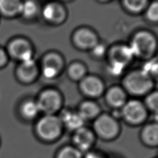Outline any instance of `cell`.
Listing matches in <instances>:
<instances>
[{"mask_svg": "<svg viewBox=\"0 0 158 158\" xmlns=\"http://www.w3.org/2000/svg\"><path fill=\"white\" fill-rule=\"evenodd\" d=\"M64 126L57 115H44L38 118L34 127L36 136L45 142L58 139L64 131Z\"/></svg>", "mask_w": 158, "mask_h": 158, "instance_id": "1", "label": "cell"}, {"mask_svg": "<svg viewBox=\"0 0 158 158\" xmlns=\"http://www.w3.org/2000/svg\"><path fill=\"white\" fill-rule=\"evenodd\" d=\"M92 130L96 138L104 141H112L118 136L121 127L118 120L111 114L101 113L93 120Z\"/></svg>", "mask_w": 158, "mask_h": 158, "instance_id": "2", "label": "cell"}, {"mask_svg": "<svg viewBox=\"0 0 158 158\" xmlns=\"http://www.w3.org/2000/svg\"><path fill=\"white\" fill-rule=\"evenodd\" d=\"M121 119L127 124L138 126L145 122L148 116V110L144 104L138 100H130L120 109Z\"/></svg>", "mask_w": 158, "mask_h": 158, "instance_id": "3", "label": "cell"}, {"mask_svg": "<svg viewBox=\"0 0 158 158\" xmlns=\"http://www.w3.org/2000/svg\"><path fill=\"white\" fill-rule=\"evenodd\" d=\"M127 90L135 95H142L148 93L152 86L151 78L145 71H136L129 74L125 80Z\"/></svg>", "mask_w": 158, "mask_h": 158, "instance_id": "4", "label": "cell"}, {"mask_svg": "<svg viewBox=\"0 0 158 158\" xmlns=\"http://www.w3.org/2000/svg\"><path fill=\"white\" fill-rule=\"evenodd\" d=\"M156 48V41L150 33L141 31L137 33L133 39L130 48L133 54L142 57H150Z\"/></svg>", "mask_w": 158, "mask_h": 158, "instance_id": "5", "label": "cell"}, {"mask_svg": "<svg viewBox=\"0 0 158 158\" xmlns=\"http://www.w3.org/2000/svg\"><path fill=\"white\" fill-rule=\"evenodd\" d=\"M5 48L10 59L17 60L20 62L32 59L31 45L25 38L16 37L10 39Z\"/></svg>", "mask_w": 158, "mask_h": 158, "instance_id": "6", "label": "cell"}, {"mask_svg": "<svg viewBox=\"0 0 158 158\" xmlns=\"http://www.w3.org/2000/svg\"><path fill=\"white\" fill-rule=\"evenodd\" d=\"M40 112L44 115H56L62 106V99L59 93L54 89L43 92L36 101Z\"/></svg>", "mask_w": 158, "mask_h": 158, "instance_id": "7", "label": "cell"}, {"mask_svg": "<svg viewBox=\"0 0 158 158\" xmlns=\"http://www.w3.org/2000/svg\"><path fill=\"white\" fill-rule=\"evenodd\" d=\"M96 139V136L93 130L83 126L73 131L72 145L84 154L93 148Z\"/></svg>", "mask_w": 158, "mask_h": 158, "instance_id": "8", "label": "cell"}, {"mask_svg": "<svg viewBox=\"0 0 158 158\" xmlns=\"http://www.w3.org/2000/svg\"><path fill=\"white\" fill-rule=\"evenodd\" d=\"M142 143L149 148H156L158 145V124L152 121L145 124L142 128L140 135Z\"/></svg>", "mask_w": 158, "mask_h": 158, "instance_id": "9", "label": "cell"}, {"mask_svg": "<svg viewBox=\"0 0 158 158\" xmlns=\"http://www.w3.org/2000/svg\"><path fill=\"white\" fill-rule=\"evenodd\" d=\"M64 128L74 131L76 130L85 126V121L80 116L78 112L69 110L62 111L58 115Z\"/></svg>", "mask_w": 158, "mask_h": 158, "instance_id": "10", "label": "cell"}, {"mask_svg": "<svg viewBox=\"0 0 158 158\" xmlns=\"http://www.w3.org/2000/svg\"><path fill=\"white\" fill-rule=\"evenodd\" d=\"M36 74L37 67L32 59L20 62L15 70L17 78L25 83L32 81L36 77Z\"/></svg>", "mask_w": 158, "mask_h": 158, "instance_id": "11", "label": "cell"}, {"mask_svg": "<svg viewBox=\"0 0 158 158\" xmlns=\"http://www.w3.org/2000/svg\"><path fill=\"white\" fill-rule=\"evenodd\" d=\"M62 66L60 57L57 54H49L43 60V74L47 78H52L60 71Z\"/></svg>", "mask_w": 158, "mask_h": 158, "instance_id": "12", "label": "cell"}, {"mask_svg": "<svg viewBox=\"0 0 158 158\" xmlns=\"http://www.w3.org/2000/svg\"><path fill=\"white\" fill-rule=\"evenodd\" d=\"M40 110L36 101L27 99L19 106L18 114L20 117L25 121H31L38 116Z\"/></svg>", "mask_w": 158, "mask_h": 158, "instance_id": "13", "label": "cell"}, {"mask_svg": "<svg viewBox=\"0 0 158 158\" xmlns=\"http://www.w3.org/2000/svg\"><path fill=\"white\" fill-rule=\"evenodd\" d=\"M22 0H0V17L10 19L20 15Z\"/></svg>", "mask_w": 158, "mask_h": 158, "instance_id": "14", "label": "cell"}, {"mask_svg": "<svg viewBox=\"0 0 158 158\" xmlns=\"http://www.w3.org/2000/svg\"><path fill=\"white\" fill-rule=\"evenodd\" d=\"M81 87L85 94L91 97L99 96L102 93L104 88L102 82L94 77L84 78L81 81Z\"/></svg>", "mask_w": 158, "mask_h": 158, "instance_id": "15", "label": "cell"}, {"mask_svg": "<svg viewBox=\"0 0 158 158\" xmlns=\"http://www.w3.org/2000/svg\"><path fill=\"white\" fill-rule=\"evenodd\" d=\"M133 52L130 48L125 46H117L111 52V59L114 65L123 67L131 60Z\"/></svg>", "mask_w": 158, "mask_h": 158, "instance_id": "16", "label": "cell"}, {"mask_svg": "<svg viewBox=\"0 0 158 158\" xmlns=\"http://www.w3.org/2000/svg\"><path fill=\"white\" fill-rule=\"evenodd\" d=\"M77 112L85 122L94 120L101 114L99 106L96 102L91 101L82 102Z\"/></svg>", "mask_w": 158, "mask_h": 158, "instance_id": "17", "label": "cell"}, {"mask_svg": "<svg viewBox=\"0 0 158 158\" xmlns=\"http://www.w3.org/2000/svg\"><path fill=\"white\" fill-rule=\"evenodd\" d=\"M74 40L79 46L83 48H91L97 45L96 35L88 29L78 30L75 34Z\"/></svg>", "mask_w": 158, "mask_h": 158, "instance_id": "18", "label": "cell"}, {"mask_svg": "<svg viewBox=\"0 0 158 158\" xmlns=\"http://www.w3.org/2000/svg\"><path fill=\"white\" fill-rule=\"evenodd\" d=\"M106 99L109 105L116 109H121L127 102L124 91L118 87L110 88L106 94Z\"/></svg>", "mask_w": 158, "mask_h": 158, "instance_id": "19", "label": "cell"}, {"mask_svg": "<svg viewBox=\"0 0 158 158\" xmlns=\"http://www.w3.org/2000/svg\"><path fill=\"white\" fill-rule=\"evenodd\" d=\"M44 17L49 21L59 22L65 17L64 10L62 7L57 3L47 4L43 11Z\"/></svg>", "mask_w": 158, "mask_h": 158, "instance_id": "20", "label": "cell"}, {"mask_svg": "<svg viewBox=\"0 0 158 158\" xmlns=\"http://www.w3.org/2000/svg\"><path fill=\"white\" fill-rule=\"evenodd\" d=\"M83 155L73 145H65L59 149L56 158H83Z\"/></svg>", "mask_w": 158, "mask_h": 158, "instance_id": "21", "label": "cell"}, {"mask_svg": "<svg viewBox=\"0 0 158 158\" xmlns=\"http://www.w3.org/2000/svg\"><path fill=\"white\" fill-rule=\"evenodd\" d=\"M37 7L34 1L32 0H25L22 1L20 15L25 18L33 17L36 12Z\"/></svg>", "mask_w": 158, "mask_h": 158, "instance_id": "22", "label": "cell"}, {"mask_svg": "<svg viewBox=\"0 0 158 158\" xmlns=\"http://www.w3.org/2000/svg\"><path fill=\"white\" fill-rule=\"evenodd\" d=\"M148 110H150L153 114H157L158 109V94L157 92H154L149 94L145 100L144 104Z\"/></svg>", "mask_w": 158, "mask_h": 158, "instance_id": "23", "label": "cell"}, {"mask_svg": "<svg viewBox=\"0 0 158 158\" xmlns=\"http://www.w3.org/2000/svg\"><path fill=\"white\" fill-rule=\"evenodd\" d=\"M69 73L73 79L78 80L81 78L85 75V69L80 64H73L70 67Z\"/></svg>", "mask_w": 158, "mask_h": 158, "instance_id": "24", "label": "cell"}, {"mask_svg": "<svg viewBox=\"0 0 158 158\" xmlns=\"http://www.w3.org/2000/svg\"><path fill=\"white\" fill-rule=\"evenodd\" d=\"M147 1L148 0H124V3L129 10L138 12L145 7Z\"/></svg>", "mask_w": 158, "mask_h": 158, "instance_id": "25", "label": "cell"}, {"mask_svg": "<svg viewBox=\"0 0 158 158\" xmlns=\"http://www.w3.org/2000/svg\"><path fill=\"white\" fill-rule=\"evenodd\" d=\"M9 60L10 58L5 47L0 46V70L7 66Z\"/></svg>", "mask_w": 158, "mask_h": 158, "instance_id": "26", "label": "cell"}, {"mask_svg": "<svg viewBox=\"0 0 158 158\" xmlns=\"http://www.w3.org/2000/svg\"><path fill=\"white\" fill-rule=\"evenodd\" d=\"M148 17L153 21H157L158 18V4L156 2L152 3L147 11Z\"/></svg>", "mask_w": 158, "mask_h": 158, "instance_id": "27", "label": "cell"}, {"mask_svg": "<svg viewBox=\"0 0 158 158\" xmlns=\"http://www.w3.org/2000/svg\"><path fill=\"white\" fill-rule=\"evenodd\" d=\"M83 158H107L106 157L104 154L101 153L98 151H89L86 152L85 155H83Z\"/></svg>", "mask_w": 158, "mask_h": 158, "instance_id": "28", "label": "cell"}, {"mask_svg": "<svg viewBox=\"0 0 158 158\" xmlns=\"http://www.w3.org/2000/svg\"><path fill=\"white\" fill-rule=\"evenodd\" d=\"M1 138L0 136V148H1Z\"/></svg>", "mask_w": 158, "mask_h": 158, "instance_id": "29", "label": "cell"}, {"mask_svg": "<svg viewBox=\"0 0 158 158\" xmlns=\"http://www.w3.org/2000/svg\"><path fill=\"white\" fill-rule=\"evenodd\" d=\"M110 158H116V157H110Z\"/></svg>", "mask_w": 158, "mask_h": 158, "instance_id": "30", "label": "cell"}, {"mask_svg": "<svg viewBox=\"0 0 158 158\" xmlns=\"http://www.w3.org/2000/svg\"></svg>", "mask_w": 158, "mask_h": 158, "instance_id": "31", "label": "cell"}]
</instances>
